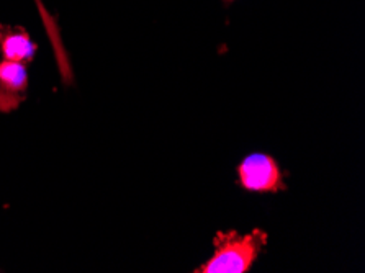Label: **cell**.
<instances>
[{
    "label": "cell",
    "mask_w": 365,
    "mask_h": 273,
    "mask_svg": "<svg viewBox=\"0 0 365 273\" xmlns=\"http://www.w3.org/2000/svg\"><path fill=\"white\" fill-rule=\"evenodd\" d=\"M269 236L264 230L246 234L236 230L220 231L213 239V254L205 264L197 267L195 273H246L252 269L262 250L267 246Z\"/></svg>",
    "instance_id": "6da1fadb"
},
{
    "label": "cell",
    "mask_w": 365,
    "mask_h": 273,
    "mask_svg": "<svg viewBox=\"0 0 365 273\" xmlns=\"http://www.w3.org/2000/svg\"><path fill=\"white\" fill-rule=\"evenodd\" d=\"M236 174L240 185L247 192L279 193L287 190L279 163L265 153L246 155L237 164Z\"/></svg>",
    "instance_id": "7a4b0ae2"
},
{
    "label": "cell",
    "mask_w": 365,
    "mask_h": 273,
    "mask_svg": "<svg viewBox=\"0 0 365 273\" xmlns=\"http://www.w3.org/2000/svg\"><path fill=\"white\" fill-rule=\"evenodd\" d=\"M29 92V71L25 63L0 59V111L10 113L20 107Z\"/></svg>",
    "instance_id": "3957f363"
},
{
    "label": "cell",
    "mask_w": 365,
    "mask_h": 273,
    "mask_svg": "<svg viewBox=\"0 0 365 273\" xmlns=\"http://www.w3.org/2000/svg\"><path fill=\"white\" fill-rule=\"evenodd\" d=\"M35 2L38 5V10H40L41 21L44 24V28H46L49 41H51V46H53V51H54V58H56L58 69L61 72V77H63V82L64 83H73V79H74L73 68H71L68 53H66V49L63 46V40H61V35H59L56 21H54L53 16L49 15L48 10L44 9L43 0H35Z\"/></svg>",
    "instance_id": "277c9868"
},
{
    "label": "cell",
    "mask_w": 365,
    "mask_h": 273,
    "mask_svg": "<svg viewBox=\"0 0 365 273\" xmlns=\"http://www.w3.org/2000/svg\"><path fill=\"white\" fill-rule=\"evenodd\" d=\"M0 49H2L4 59L26 64L35 56L36 46L26 33H7L0 40Z\"/></svg>",
    "instance_id": "5b68a950"
},
{
    "label": "cell",
    "mask_w": 365,
    "mask_h": 273,
    "mask_svg": "<svg viewBox=\"0 0 365 273\" xmlns=\"http://www.w3.org/2000/svg\"><path fill=\"white\" fill-rule=\"evenodd\" d=\"M225 2H233V0H225Z\"/></svg>",
    "instance_id": "8992f818"
}]
</instances>
